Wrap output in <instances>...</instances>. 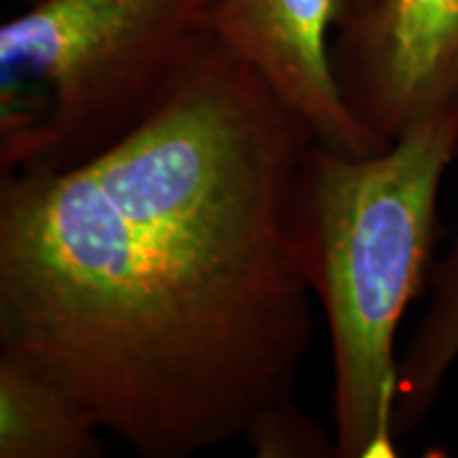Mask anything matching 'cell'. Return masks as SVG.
I'll list each match as a JSON object with an SVG mask.
<instances>
[{"label":"cell","mask_w":458,"mask_h":458,"mask_svg":"<svg viewBox=\"0 0 458 458\" xmlns=\"http://www.w3.org/2000/svg\"><path fill=\"white\" fill-rule=\"evenodd\" d=\"M458 157V111L374 156L314 142L297 208L300 246L334 365L335 458L397 456V329L431 276L439 191Z\"/></svg>","instance_id":"7a4b0ae2"},{"label":"cell","mask_w":458,"mask_h":458,"mask_svg":"<svg viewBox=\"0 0 458 458\" xmlns=\"http://www.w3.org/2000/svg\"><path fill=\"white\" fill-rule=\"evenodd\" d=\"M26 4H34V3H38V0H24Z\"/></svg>","instance_id":"30bf717a"},{"label":"cell","mask_w":458,"mask_h":458,"mask_svg":"<svg viewBox=\"0 0 458 458\" xmlns=\"http://www.w3.org/2000/svg\"><path fill=\"white\" fill-rule=\"evenodd\" d=\"M374 3V0H352V9H360V7H368V4Z\"/></svg>","instance_id":"9c48e42d"},{"label":"cell","mask_w":458,"mask_h":458,"mask_svg":"<svg viewBox=\"0 0 458 458\" xmlns=\"http://www.w3.org/2000/svg\"><path fill=\"white\" fill-rule=\"evenodd\" d=\"M314 142L215 37L117 147L0 176V351L142 458L244 439L295 401L310 348L297 208Z\"/></svg>","instance_id":"6da1fadb"},{"label":"cell","mask_w":458,"mask_h":458,"mask_svg":"<svg viewBox=\"0 0 458 458\" xmlns=\"http://www.w3.org/2000/svg\"><path fill=\"white\" fill-rule=\"evenodd\" d=\"M221 0H38L0 28V176L62 172L140 130L213 43Z\"/></svg>","instance_id":"3957f363"},{"label":"cell","mask_w":458,"mask_h":458,"mask_svg":"<svg viewBox=\"0 0 458 458\" xmlns=\"http://www.w3.org/2000/svg\"><path fill=\"white\" fill-rule=\"evenodd\" d=\"M431 301L399 357L394 391V437H410L437 403L458 360V238L433 266Z\"/></svg>","instance_id":"52a82bcc"},{"label":"cell","mask_w":458,"mask_h":458,"mask_svg":"<svg viewBox=\"0 0 458 458\" xmlns=\"http://www.w3.org/2000/svg\"><path fill=\"white\" fill-rule=\"evenodd\" d=\"M102 428L49 374L0 351V458H98Z\"/></svg>","instance_id":"8992f818"},{"label":"cell","mask_w":458,"mask_h":458,"mask_svg":"<svg viewBox=\"0 0 458 458\" xmlns=\"http://www.w3.org/2000/svg\"><path fill=\"white\" fill-rule=\"evenodd\" d=\"M331 55L348 111L385 145L458 111V0L351 9Z\"/></svg>","instance_id":"277c9868"},{"label":"cell","mask_w":458,"mask_h":458,"mask_svg":"<svg viewBox=\"0 0 458 458\" xmlns=\"http://www.w3.org/2000/svg\"><path fill=\"white\" fill-rule=\"evenodd\" d=\"M352 0H221L215 37L259 74L320 145L374 156L388 145L360 125L342 98L334 37Z\"/></svg>","instance_id":"5b68a950"},{"label":"cell","mask_w":458,"mask_h":458,"mask_svg":"<svg viewBox=\"0 0 458 458\" xmlns=\"http://www.w3.org/2000/svg\"><path fill=\"white\" fill-rule=\"evenodd\" d=\"M244 442L261 458H335V433L308 416L295 401L261 416Z\"/></svg>","instance_id":"ba28073f"}]
</instances>
